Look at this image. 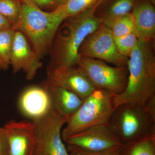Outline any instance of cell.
Masks as SVG:
<instances>
[{
  "label": "cell",
  "mask_w": 155,
  "mask_h": 155,
  "mask_svg": "<svg viewBox=\"0 0 155 155\" xmlns=\"http://www.w3.org/2000/svg\"><path fill=\"white\" fill-rule=\"evenodd\" d=\"M153 43L139 40L127 62V85L114 96L115 108L126 103L143 105L155 96V57Z\"/></svg>",
  "instance_id": "obj_2"
},
{
  "label": "cell",
  "mask_w": 155,
  "mask_h": 155,
  "mask_svg": "<svg viewBox=\"0 0 155 155\" xmlns=\"http://www.w3.org/2000/svg\"><path fill=\"white\" fill-rule=\"evenodd\" d=\"M40 60L34 50L30 47L25 35L16 31L10 59V65L12 66L14 74L22 70L27 80H32L42 66Z\"/></svg>",
  "instance_id": "obj_11"
},
{
  "label": "cell",
  "mask_w": 155,
  "mask_h": 155,
  "mask_svg": "<svg viewBox=\"0 0 155 155\" xmlns=\"http://www.w3.org/2000/svg\"><path fill=\"white\" fill-rule=\"evenodd\" d=\"M0 155H9L8 145L5 130L0 127Z\"/></svg>",
  "instance_id": "obj_25"
},
{
  "label": "cell",
  "mask_w": 155,
  "mask_h": 155,
  "mask_svg": "<svg viewBox=\"0 0 155 155\" xmlns=\"http://www.w3.org/2000/svg\"><path fill=\"white\" fill-rule=\"evenodd\" d=\"M77 66L87 76L95 88L114 95L122 93L127 82V67H112L104 61L79 56Z\"/></svg>",
  "instance_id": "obj_6"
},
{
  "label": "cell",
  "mask_w": 155,
  "mask_h": 155,
  "mask_svg": "<svg viewBox=\"0 0 155 155\" xmlns=\"http://www.w3.org/2000/svg\"><path fill=\"white\" fill-rule=\"evenodd\" d=\"M97 3L80 14L65 19L61 24L50 50L51 59L47 73L58 69L77 66L81 46L87 37L96 30L101 23L94 15Z\"/></svg>",
  "instance_id": "obj_1"
},
{
  "label": "cell",
  "mask_w": 155,
  "mask_h": 155,
  "mask_svg": "<svg viewBox=\"0 0 155 155\" xmlns=\"http://www.w3.org/2000/svg\"><path fill=\"white\" fill-rule=\"evenodd\" d=\"M17 1H19V2H22V1H24V0H17Z\"/></svg>",
  "instance_id": "obj_30"
},
{
  "label": "cell",
  "mask_w": 155,
  "mask_h": 155,
  "mask_svg": "<svg viewBox=\"0 0 155 155\" xmlns=\"http://www.w3.org/2000/svg\"><path fill=\"white\" fill-rule=\"evenodd\" d=\"M149 1H150V2H152L155 4V0H149Z\"/></svg>",
  "instance_id": "obj_29"
},
{
  "label": "cell",
  "mask_w": 155,
  "mask_h": 155,
  "mask_svg": "<svg viewBox=\"0 0 155 155\" xmlns=\"http://www.w3.org/2000/svg\"><path fill=\"white\" fill-rule=\"evenodd\" d=\"M64 141L67 144L90 152L104 151L123 144L108 125L90 127L69 137Z\"/></svg>",
  "instance_id": "obj_9"
},
{
  "label": "cell",
  "mask_w": 155,
  "mask_h": 155,
  "mask_svg": "<svg viewBox=\"0 0 155 155\" xmlns=\"http://www.w3.org/2000/svg\"><path fill=\"white\" fill-rule=\"evenodd\" d=\"M108 125L123 144L155 133V120L143 106L136 103H124L117 106Z\"/></svg>",
  "instance_id": "obj_5"
},
{
  "label": "cell",
  "mask_w": 155,
  "mask_h": 155,
  "mask_svg": "<svg viewBox=\"0 0 155 155\" xmlns=\"http://www.w3.org/2000/svg\"><path fill=\"white\" fill-rule=\"evenodd\" d=\"M5 70V68H4L2 62V60L0 58V70Z\"/></svg>",
  "instance_id": "obj_28"
},
{
  "label": "cell",
  "mask_w": 155,
  "mask_h": 155,
  "mask_svg": "<svg viewBox=\"0 0 155 155\" xmlns=\"http://www.w3.org/2000/svg\"><path fill=\"white\" fill-rule=\"evenodd\" d=\"M12 28V24L0 14V31Z\"/></svg>",
  "instance_id": "obj_27"
},
{
  "label": "cell",
  "mask_w": 155,
  "mask_h": 155,
  "mask_svg": "<svg viewBox=\"0 0 155 155\" xmlns=\"http://www.w3.org/2000/svg\"><path fill=\"white\" fill-rule=\"evenodd\" d=\"M100 0H66L57 8L65 19L73 17L94 5Z\"/></svg>",
  "instance_id": "obj_19"
},
{
  "label": "cell",
  "mask_w": 155,
  "mask_h": 155,
  "mask_svg": "<svg viewBox=\"0 0 155 155\" xmlns=\"http://www.w3.org/2000/svg\"><path fill=\"white\" fill-rule=\"evenodd\" d=\"M67 148L69 155H119V147L101 152L88 151L72 145L67 144Z\"/></svg>",
  "instance_id": "obj_23"
},
{
  "label": "cell",
  "mask_w": 155,
  "mask_h": 155,
  "mask_svg": "<svg viewBox=\"0 0 155 155\" xmlns=\"http://www.w3.org/2000/svg\"><path fill=\"white\" fill-rule=\"evenodd\" d=\"M47 80L51 83L67 89L82 100L96 88L82 70L76 67L62 68L47 73Z\"/></svg>",
  "instance_id": "obj_12"
},
{
  "label": "cell",
  "mask_w": 155,
  "mask_h": 155,
  "mask_svg": "<svg viewBox=\"0 0 155 155\" xmlns=\"http://www.w3.org/2000/svg\"><path fill=\"white\" fill-rule=\"evenodd\" d=\"M78 54L79 56L101 60L117 67H127L128 58L119 52L111 31L101 23L85 38Z\"/></svg>",
  "instance_id": "obj_8"
},
{
  "label": "cell",
  "mask_w": 155,
  "mask_h": 155,
  "mask_svg": "<svg viewBox=\"0 0 155 155\" xmlns=\"http://www.w3.org/2000/svg\"><path fill=\"white\" fill-rule=\"evenodd\" d=\"M19 107L22 114L31 121L51 110L49 97L41 86H31L24 90L19 97Z\"/></svg>",
  "instance_id": "obj_14"
},
{
  "label": "cell",
  "mask_w": 155,
  "mask_h": 155,
  "mask_svg": "<svg viewBox=\"0 0 155 155\" xmlns=\"http://www.w3.org/2000/svg\"><path fill=\"white\" fill-rule=\"evenodd\" d=\"M115 95L96 89L83 102L76 112L67 120L62 129L63 140L94 126L108 125L114 112Z\"/></svg>",
  "instance_id": "obj_4"
},
{
  "label": "cell",
  "mask_w": 155,
  "mask_h": 155,
  "mask_svg": "<svg viewBox=\"0 0 155 155\" xmlns=\"http://www.w3.org/2000/svg\"><path fill=\"white\" fill-rule=\"evenodd\" d=\"M41 86L48 95L51 110L67 120L78 110L83 102V100L74 93L55 85L46 79Z\"/></svg>",
  "instance_id": "obj_13"
},
{
  "label": "cell",
  "mask_w": 155,
  "mask_h": 155,
  "mask_svg": "<svg viewBox=\"0 0 155 155\" xmlns=\"http://www.w3.org/2000/svg\"><path fill=\"white\" fill-rule=\"evenodd\" d=\"M16 30L13 28L0 31V58L4 65L5 70L10 66V59Z\"/></svg>",
  "instance_id": "obj_20"
},
{
  "label": "cell",
  "mask_w": 155,
  "mask_h": 155,
  "mask_svg": "<svg viewBox=\"0 0 155 155\" xmlns=\"http://www.w3.org/2000/svg\"><path fill=\"white\" fill-rule=\"evenodd\" d=\"M3 127L8 139L9 155H34L35 126L32 121L11 120Z\"/></svg>",
  "instance_id": "obj_10"
},
{
  "label": "cell",
  "mask_w": 155,
  "mask_h": 155,
  "mask_svg": "<svg viewBox=\"0 0 155 155\" xmlns=\"http://www.w3.org/2000/svg\"><path fill=\"white\" fill-rule=\"evenodd\" d=\"M32 121L35 126L34 155H69L61 137L67 118L51 110L45 116Z\"/></svg>",
  "instance_id": "obj_7"
},
{
  "label": "cell",
  "mask_w": 155,
  "mask_h": 155,
  "mask_svg": "<svg viewBox=\"0 0 155 155\" xmlns=\"http://www.w3.org/2000/svg\"><path fill=\"white\" fill-rule=\"evenodd\" d=\"M143 106L150 116L155 120V96L150 98Z\"/></svg>",
  "instance_id": "obj_26"
},
{
  "label": "cell",
  "mask_w": 155,
  "mask_h": 155,
  "mask_svg": "<svg viewBox=\"0 0 155 155\" xmlns=\"http://www.w3.org/2000/svg\"><path fill=\"white\" fill-rule=\"evenodd\" d=\"M20 17L13 28L28 38L40 59L50 52L58 28L65 20L58 9L46 12L32 0L20 2Z\"/></svg>",
  "instance_id": "obj_3"
},
{
  "label": "cell",
  "mask_w": 155,
  "mask_h": 155,
  "mask_svg": "<svg viewBox=\"0 0 155 155\" xmlns=\"http://www.w3.org/2000/svg\"><path fill=\"white\" fill-rule=\"evenodd\" d=\"M21 5L17 0H0V14L11 22L12 28L18 23L20 17Z\"/></svg>",
  "instance_id": "obj_21"
},
{
  "label": "cell",
  "mask_w": 155,
  "mask_h": 155,
  "mask_svg": "<svg viewBox=\"0 0 155 155\" xmlns=\"http://www.w3.org/2000/svg\"><path fill=\"white\" fill-rule=\"evenodd\" d=\"M114 38L116 48L119 52L127 58L130 57L139 41L136 32Z\"/></svg>",
  "instance_id": "obj_22"
},
{
  "label": "cell",
  "mask_w": 155,
  "mask_h": 155,
  "mask_svg": "<svg viewBox=\"0 0 155 155\" xmlns=\"http://www.w3.org/2000/svg\"><path fill=\"white\" fill-rule=\"evenodd\" d=\"M138 1L100 0L95 10V16L101 24L108 28L118 17L131 13Z\"/></svg>",
  "instance_id": "obj_16"
},
{
  "label": "cell",
  "mask_w": 155,
  "mask_h": 155,
  "mask_svg": "<svg viewBox=\"0 0 155 155\" xmlns=\"http://www.w3.org/2000/svg\"><path fill=\"white\" fill-rule=\"evenodd\" d=\"M112 32L114 38L120 37L129 34L136 33L135 19L131 13L118 17L108 28Z\"/></svg>",
  "instance_id": "obj_18"
},
{
  "label": "cell",
  "mask_w": 155,
  "mask_h": 155,
  "mask_svg": "<svg viewBox=\"0 0 155 155\" xmlns=\"http://www.w3.org/2000/svg\"><path fill=\"white\" fill-rule=\"evenodd\" d=\"M131 13L139 40L153 43L155 37V4L149 0H139Z\"/></svg>",
  "instance_id": "obj_15"
},
{
  "label": "cell",
  "mask_w": 155,
  "mask_h": 155,
  "mask_svg": "<svg viewBox=\"0 0 155 155\" xmlns=\"http://www.w3.org/2000/svg\"><path fill=\"white\" fill-rule=\"evenodd\" d=\"M119 152L122 155H155V133L123 144Z\"/></svg>",
  "instance_id": "obj_17"
},
{
  "label": "cell",
  "mask_w": 155,
  "mask_h": 155,
  "mask_svg": "<svg viewBox=\"0 0 155 155\" xmlns=\"http://www.w3.org/2000/svg\"><path fill=\"white\" fill-rule=\"evenodd\" d=\"M32 2L40 8L54 7L55 9L62 4L66 0H32Z\"/></svg>",
  "instance_id": "obj_24"
}]
</instances>
